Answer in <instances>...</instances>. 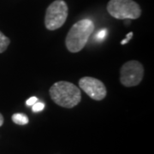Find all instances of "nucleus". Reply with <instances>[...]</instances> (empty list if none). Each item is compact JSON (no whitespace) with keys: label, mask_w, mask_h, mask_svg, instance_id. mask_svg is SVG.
Listing matches in <instances>:
<instances>
[{"label":"nucleus","mask_w":154,"mask_h":154,"mask_svg":"<svg viewBox=\"0 0 154 154\" xmlns=\"http://www.w3.org/2000/svg\"><path fill=\"white\" fill-rule=\"evenodd\" d=\"M107 11L112 17L119 20L138 19L141 15V9L133 0H110Z\"/></svg>","instance_id":"nucleus-3"},{"label":"nucleus","mask_w":154,"mask_h":154,"mask_svg":"<svg viewBox=\"0 0 154 154\" xmlns=\"http://www.w3.org/2000/svg\"><path fill=\"white\" fill-rule=\"evenodd\" d=\"M106 33H107V31H106V29H102V30H100L99 33H97L96 38H97L98 40H102V39H103V38L105 37Z\"/></svg>","instance_id":"nucleus-10"},{"label":"nucleus","mask_w":154,"mask_h":154,"mask_svg":"<svg viewBox=\"0 0 154 154\" xmlns=\"http://www.w3.org/2000/svg\"><path fill=\"white\" fill-rule=\"evenodd\" d=\"M3 124H4V116L0 113V127L2 126Z\"/></svg>","instance_id":"nucleus-13"},{"label":"nucleus","mask_w":154,"mask_h":154,"mask_svg":"<svg viewBox=\"0 0 154 154\" xmlns=\"http://www.w3.org/2000/svg\"><path fill=\"white\" fill-rule=\"evenodd\" d=\"M79 86L82 89V91L94 100L99 101L104 99L107 94L105 84L94 77H82L79 81Z\"/></svg>","instance_id":"nucleus-6"},{"label":"nucleus","mask_w":154,"mask_h":154,"mask_svg":"<svg viewBox=\"0 0 154 154\" xmlns=\"http://www.w3.org/2000/svg\"><path fill=\"white\" fill-rule=\"evenodd\" d=\"M45 105L43 103H39V102H36L34 105H32V110L33 112H38V111H41L44 110Z\"/></svg>","instance_id":"nucleus-9"},{"label":"nucleus","mask_w":154,"mask_h":154,"mask_svg":"<svg viewBox=\"0 0 154 154\" xmlns=\"http://www.w3.org/2000/svg\"><path fill=\"white\" fill-rule=\"evenodd\" d=\"M10 43H11L10 38L0 31V53H3L4 51H5Z\"/></svg>","instance_id":"nucleus-8"},{"label":"nucleus","mask_w":154,"mask_h":154,"mask_svg":"<svg viewBox=\"0 0 154 154\" xmlns=\"http://www.w3.org/2000/svg\"><path fill=\"white\" fill-rule=\"evenodd\" d=\"M50 96L56 104L64 108H73L82 100V93L75 84L69 82L54 83L49 90Z\"/></svg>","instance_id":"nucleus-1"},{"label":"nucleus","mask_w":154,"mask_h":154,"mask_svg":"<svg viewBox=\"0 0 154 154\" xmlns=\"http://www.w3.org/2000/svg\"><path fill=\"white\" fill-rule=\"evenodd\" d=\"M12 121L14 122L16 124L18 125H26L28 124V117L25 114L23 113H16L12 116Z\"/></svg>","instance_id":"nucleus-7"},{"label":"nucleus","mask_w":154,"mask_h":154,"mask_svg":"<svg viewBox=\"0 0 154 154\" xmlns=\"http://www.w3.org/2000/svg\"><path fill=\"white\" fill-rule=\"evenodd\" d=\"M143 75V65L138 61H128L121 68L120 81L125 87H134L140 83Z\"/></svg>","instance_id":"nucleus-5"},{"label":"nucleus","mask_w":154,"mask_h":154,"mask_svg":"<svg viewBox=\"0 0 154 154\" xmlns=\"http://www.w3.org/2000/svg\"><path fill=\"white\" fill-rule=\"evenodd\" d=\"M94 31V22L89 19H83L75 23L67 34L65 39L67 49L73 53L81 51Z\"/></svg>","instance_id":"nucleus-2"},{"label":"nucleus","mask_w":154,"mask_h":154,"mask_svg":"<svg viewBox=\"0 0 154 154\" xmlns=\"http://www.w3.org/2000/svg\"><path fill=\"white\" fill-rule=\"evenodd\" d=\"M36 102H38V99L36 97H31L30 99L27 100V105H29V106H32L33 105H34Z\"/></svg>","instance_id":"nucleus-12"},{"label":"nucleus","mask_w":154,"mask_h":154,"mask_svg":"<svg viewBox=\"0 0 154 154\" xmlns=\"http://www.w3.org/2000/svg\"><path fill=\"white\" fill-rule=\"evenodd\" d=\"M69 8L63 0H56L46 9L45 25L48 30L53 31L60 28L66 22Z\"/></svg>","instance_id":"nucleus-4"},{"label":"nucleus","mask_w":154,"mask_h":154,"mask_svg":"<svg viewBox=\"0 0 154 154\" xmlns=\"http://www.w3.org/2000/svg\"><path fill=\"white\" fill-rule=\"evenodd\" d=\"M133 35H134V33L133 32H130V33H128V34H127V36H126V38L125 39H122V42H121V44L122 45H125L127 44L131 38H133Z\"/></svg>","instance_id":"nucleus-11"}]
</instances>
